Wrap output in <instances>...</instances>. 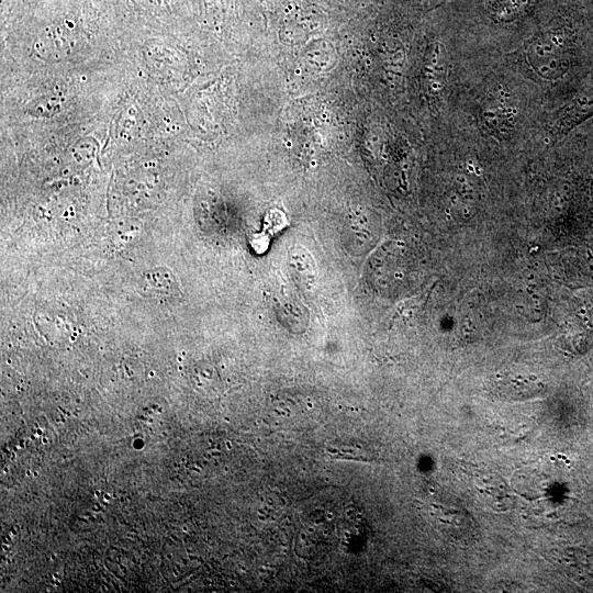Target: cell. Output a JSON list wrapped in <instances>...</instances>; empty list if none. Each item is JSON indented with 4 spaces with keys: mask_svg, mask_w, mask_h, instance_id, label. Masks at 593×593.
<instances>
[{
    "mask_svg": "<svg viewBox=\"0 0 593 593\" xmlns=\"http://www.w3.org/2000/svg\"><path fill=\"white\" fill-rule=\"evenodd\" d=\"M572 30L563 22L539 34L528 44L527 61L540 77L555 80L570 67Z\"/></svg>",
    "mask_w": 593,
    "mask_h": 593,
    "instance_id": "obj_1",
    "label": "cell"
},
{
    "mask_svg": "<svg viewBox=\"0 0 593 593\" xmlns=\"http://www.w3.org/2000/svg\"><path fill=\"white\" fill-rule=\"evenodd\" d=\"M544 384L532 376L506 374L501 376L495 382V391L499 395L508 400H528L542 393Z\"/></svg>",
    "mask_w": 593,
    "mask_h": 593,
    "instance_id": "obj_2",
    "label": "cell"
},
{
    "mask_svg": "<svg viewBox=\"0 0 593 593\" xmlns=\"http://www.w3.org/2000/svg\"><path fill=\"white\" fill-rule=\"evenodd\" d=\"M505 91H496L482 110L484 122L497 132H507L514 125L516 108Z\"/></svg>",
    "mask_w": 593,
    "mask_h": 593,
    "instance_id": "obj_3",
    "label": "cell"
},
{
    "mask_svg": "<svg viewBox=\"0 0 593 593\" xmlns=\"http://www.w3.org/2000/svg\"><path fill=\"white\" fill-rule=\"evenodd\" d=\"M592 114L593 93L581 92L560 110L553 125V132L561 135Z\"/></svg>",
    "mask_w": 593,
    "mask_h": 593,
    "instance_id": "obj_4",
    "label": "cell"
},
{
    "mask_svg": "<svg viewBox=\"0 0 593 593\" xmlns=\"http://www.w3.org/2000/svg\"><path fill=\"white\" fill-rule=\"evenodd\" d=\"M537 0H491L486 7L490 18L497 23H512L525 16Z\"/></svg>",
    "mask_w": 593,
    "mask_h": 593,
    "instance_id": "obj_5",
    "label": "cell"
},
{
    "mask_svg": "<svg viewBox=\"0 0 593 593\" xmlns=\"http://www.w3.org/2000/svg\"><path fill=\"white\" fill-rule=\"evenodd\" d=\"M37 434H40V435H41V434H42V430H41V429H38V430H37Z\"/></svg>",
    "mask_w": 593,
    "mask_h": 593,
    "instance_id": "obj_6",
    "label": "cell"
}]
</instances>
